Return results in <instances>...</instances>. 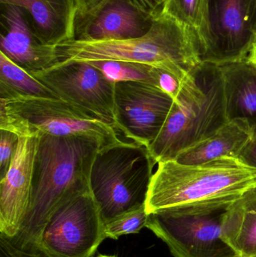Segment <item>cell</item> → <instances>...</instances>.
Returning <instances> with one entry per match:
<instances>
[{"label":"cell","instance_id":"cell-1","mask_svg":"<svg viewBox=\"0 0 256 257\" xmlns=\"http://www.w3.org/2000/svg\"><path fill=\"white\" fill-rule=\"evenodd\" d=\"M99 149L87 138L39 137L30 208L15 237L39 245L53 214L71 199L91 192L92 167Z\"/></svg>","mask_w":256,"mask_h":257},{"label":"cell","instance_id":"cell-2","mask_svg":"<svg viewBox=\"0 0 256 257\" xmlns=\"http://www.w3.org/2000/svg\"><path fill=\"white\" fill-rule=\"evenodd\" d=\"M256 188V168L237 157L202 164L161 162L153 173L145 202L147 214L185 207L231 205Z\"/></svg>","mask_w":256,"mask_h":257},{"label":"cell","instance_id":"cell-3","mask_svg":"<svg viewBox=\"0 0 256 257\" xmlns=\"http://www.w3.org/2000/svg\"><path fill=\"white\" fill-rule=\"evenodd\" d=\"M55 49L58 63L102 60L141 63L168 71L182 81L201 63L196 35L163 13L156 17L150 31L141 37L107 42L72 39L56 45Z\"/></svg>","mask_w":256,"mask_h":257},{"label":"cell","instance_id":"cell-4","mask_svg":"<svg viewBox=\"0 0 256 257\" xmlns=\"http://www.w3.org/2000/svg\"><path fill=\"white\" fill-rule=\"evenodd\" d=\"M228 121L222 69L201 62L182 81L163 127L149 146L150 155L156 163L176 160Z\"/></svg>","mask_w":256,"mask_h":257},{"label":"cell","instance_id":"cell-5","mask_svg":"<svg viewBox=\"0 0 256 257\" xmlns=\"http://www.w3.org/2000/svg\"><path fill=\"white\" fill-rule=\"evenodd\" d=\"M0 130L20 137L42 136L91 139L100 149L129 142L113 126L59 98L23 96L0 89Z\"/></svg>","mask_w":256,"mask_h":257},{"label":"cell","instance_id":"cell-6","mask_svg":"<svg viewBox=\"0 0 256 257\" xmlns=\"http://www.w3.org/2000/svg\"><path fill=\"white\" fill-rule=\"evenodd\" d=\"M156 164L148 148L136 142H120L99 150L90 185L105 224L145 205Z\"/></svg>","mask_w":256,"mask_h":257},{"label":"cell","instance_id":"cell-7","mask_svg":"<svg viewBox=\"0 0 256 257\" xmlns=\"http://www.w3.org/2000/svg\"><path fill=\"white\" fill-rule=\"evenodd\" d=\"M229 205L162 210L149 214L146 228L167 244L174 257H237L222 235Z\"/></svg>","mask_w":256,"mask_h":257},{"label":"cell","instance_id":"cell-8","mask_svg":"<svg viewBox=\"0 0 256 257\" xmlns=\"http://www.w3.org/2000/svg\"><path fill=\"white\" fill-rule=\"evenodd\" d=\"M31 75L49 87L59 99L120 133L115 105V83L91 63H57L47 70Z\"/></svg>","mask_w":256,"mask_h":257},{"label":"cell","instance_id":"cell-9","mask_svg":"<svg viewBox=\"0 0 256 257\" xmlns=\"http://www.w3.org/2000/svg\"><path fill=\"white\" fill-rule=\"evenodd\" d=\"M105 223L91 192L62 205L45 226L39 246L50 257H93L105 239Z\"/></svg>","mask_w":256,"mask_h":257},{"label":"cell","instance_id":"cell-10","mask_svg":"<svg viewBox=\"0 0 256 257\" xmlns=\"http://www.w3.org/2000/svg\"><path fill=\"white\" fill-rule=\"evenodd\" d=\"M252 4L253 0H209L208 40L201 62L222 66L247 59L255 36Z\"/></svg>","mask_w":256,"mask_h":257},{"label":"cell","instance_id":"cell-11","mask_svg":"<svg viewBox=\"0 0 256 257\" xmlns=\"http://www.w3.org/2000/svg\"><path fill=\"white\" fill-rule=\"evenodd\" d=\"M174 99L159 87L138 81L115 83L119 131L149 148L165 124Z\"/></svg>","mask_w":256,"mask_h":257},{"label":"cell","instance_id":"cell-12","mask_svg":"<svg viewBox=\"0 0 256 257\" xmlns=\"http://www.w3.org/2000/svg\"><path fill=\"white\" fill-rule=\"evenodd\" d=\"M156 17L143 12L132 0H103L83 15H77L74 40L121 41L147 34Z\"/></svg>","mask_w":256,"mask_h":257},{"label":"cell","instance_id":"cell-13","mask_svg":"<svg viewBox=\"0 0 256 257\" xmlns=\"http://www.w3.org/2000/svg\"><path fill=\"white\" fill-rule=\"evenodd\" d=\"M39 137H20L6 176L0 181V234L15 237L30 208Z\"/></svg>","mask_w":256,"mask_h":257},{"label":"cell","instance_id":"cell-14","mask_svg":"<svg viewBox=\"0 0 256 257\" xmlns=\"http://www.w3.org/2000/svg\"><path fill=\"white\" fill-rule=\"evenodd\" d=\"M0 26V52L30 74L58 63L55 46L39 40L21 8L1 4Z\"/></svg>","mask_w":256,"mask_h":257},{"label":"cell","instance_id":"cell-15","mask_svg":"<svg viewBox=\"0 0 256 257\" xmlns=\"http://www.w3.org/2000/svg\"><path fill=\"white\" fill-rule=\"evenodd\" d=\"M21 8L44 45L56 46L75 38L77 0H0Z\"/></svg>","mask_w":256,"mask_h":257},{"label":"cell","instance_id":"cell-16","mask_svg":"<svg viewBox=\"0 0 256 257\" xmlns=\"http://www.w3.org/2000/svg\"><path fill=\"white\" fill-rule=\"evenodd\" d=\"M219 66L223 73L228 120H243L256 137L255 65L244 60Z\"/></svg>","mask_w":256,"mask_h":257},{"label":"cell","instance_id":"cell-17","mask_svg":"<svg viewBox=\"0 0 256 257\" xmlns=\"http://www.w3.org/2000/svg\"><path fill=\"white\" fill-rule=\"evenodd\" d=\"M254 136L246 122L228 120L210 137L179 154L176 161L182 164L197 165L222 157L240 158Z\"/></svg>","mask_w":256,"mask_h":257},{"label":"cell","instance_id":"cell-18","mask_svg":"<svg viewBox=\"0 0 256 257\" xmlns=\"http://www.w3.org/2000/svg\"><path fill=\"white\" fill-rule=\"evenodd\" d=\"M222 235L237 257H256V188L229 205Z\"/></svg>","mask_w":256,"mask_h":257},{"label":"cell","instance_id":"cell-19","mask_svg":"<svg viewBox=\"0 0 256 257\" xmlns=\"http://www.w3.org/2000/svg\"><path fill=\"white\" fill-rule=\"evenodd\" d=\"M208 1L166 0L162 12L194 32L199 42L201 55L208 40Z\"/></svg>","mask_w":256,"mask_h":257},{"label":"cell","instance_id":"cell-20","mask_svg":"<svg viewBox=\"0 0 256 257\" xmlns=\"http://www.w3.org/2000/svg\"><path fill=\"white\" fill-rule=\"evenodd\" d=\"M0 89L23 96L57 98L52 90L0 52Z\"/></svg>","mask_w":256,"mask_h":257},{"label":"cell","instance_id":"cell-21","mask_svg":"<svg viewBox=\"0 0 256 257\" xmlns=\"http://www.w3.org/2000/svg\"><path fill=\"white\" fill-rule=\"evenodd\" d=\"M112 82L138 81L159 87V68L131 62L102 60L88 62Z\"/></svg>","mask_w":256,"mask_h":257},{"label":"cell","instance_id":"cell-22","mask_svg":"<svg viewBox=\"0 0 256 257\" xmlns=\"http://www.w3.org/2000/svg\"><path fill=\"white\" fill-rule=\"evenodd\" d=\"M148 217L145 205L124 213L105 223V238L117 240L123 235L138 233L146 227Z\"/></svg>","mask_w":256,"mask_h":257},{"label":"cell","instance_id":"cell-23","mask_svg":"<svg viewBox=\"0 0 256 257\" xmlns=\"http://www.w3.org/2000/svg\"><path fill=\"white\" fill-rule=\"evenodd\" d=\"M0 257H50L39 244L0 234Z\"/></svg>","mask_w":256,"mask_h":257},{"label":"cell","instance_id":"cell-24","mask_svg":"<svg viewBox=\"0 0 256 257\" xmlns=\"http://www.w3.org/2000/svg\"><path fill=\"white\" fill-rule=\"evenodd\" d=\"M19 136L8 130H0V178L3 179L10 167L16 152Z\"/></svg>","mask_w":256,"mask_h":257},{"label":"cell","instance_id":"cell-25","mask_svg":"<svg viewBox=\"0 0 256 257\" xmlns=\"http://www.w3.org/2000/svg\"><path fill=\"white\" fill-rule=\"evenodd\" d=\"M182 81L168 71L159 69V87L173 99L177 98L181 89Z\"/></svg>","mask_w":256,"mask_h":257},{"label":"cell","instance_id":"cell-26","mask_svg":"<svg viewBox=\"0 0 256 257\" xmlns=\"http://www.w3.org/2000/svg\"><path fill=\"white\" fill-rule=\"evenodd\" d=\"M141 10L153 17L160 15L166 0H132Z\"/></svg>","mask_w":256,"mask_h":257},{"label":"cell","instance_id":"cell-27","mask_svg":"<svg viewBox=\"0 0 256 257\" xmlns=\"http://www.w3.org/2000/svg\"><path fill=\"white\" fill-rule=\"evenodd\" d=\"M240 159L249 166L256 168V137H254L243 150Z\"/></svg>","mask_w":256,"mask_h":257},{"label":"cell","instance_id":"cell-28","mask_svg":"<svg viewBox=\"0 0 256 257\" xmlns=\"http://www.w3.org/2000/svg\"><path fill=\"white\" fill-rule=\"evenodd\" d=\"M103 0H77L78 4V14L83 15L93 10L96 6H99Z\"/></svg>","mask_w":256,"mask_h":257},{"label":"cell","instance_id":"cell-29","mask_svg":"<svg viewBox=\"0 0 256 257\" xmlns=\"http://www.w3.org/2000/svg\"><path fill=\"white\" fill-rule=\"evenodd\" d=\"M246 60H249V62L253 63V64L256 66V33L255 38H254L252 48H251L250 52H249V56H248Z\"/></svg>","mask_w":256,"mask_h":257},{"label":"cell","instance_id":"cell-30","mask_svg":"<svg viewBox=\"0 0 256 257\" xmlns=\"http://www.w3.org/2000/svg\"><path fill=\"white\" fill-rule=\"evenodd\" d=\"M251 25L252 30L256 33V0H253L252 4V13H251Z\"/></svg>","mask_w":256,"mask_h":257},{"label":"cell","instance_id":"cell-31","mask_svg":"<svg viewBox=\"0 0 256 257\" xmlns=\"http://www.w3.org/2000/svg\"><path fill=\"white\" fill-rule=\"evenodd\" d=\"M96 257H115V256H108V255H99V256H97Z\"/></svg>","mask_w":256,"mask_h":257}]
</instances>
